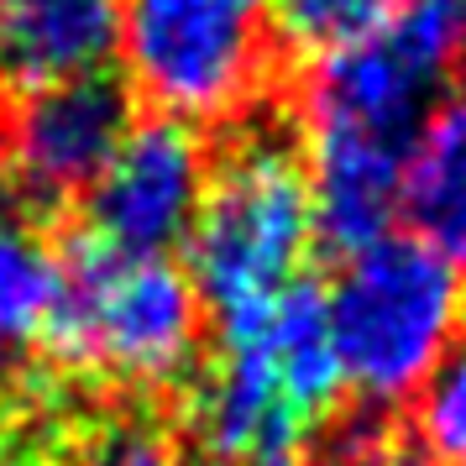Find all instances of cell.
Wrapping results in <instances>:
<instances>
[{
  "label": "cell",
  "instance_id": "6da1fadb",
  "mask_svg": "<svg viewBox=\"0 0 466 466\" xmlns=\"http://www.w3.org/2000/svg\"><path fill=\"white\" fill-rule=\"evenodd\" d=\"M461 47L456 0H409L378 32L309 64L304 163L319 252L346 262L393 236L409 152L445 100Z\"/></svg>",
  "mask_w": 466,
  "mask_h": 466
},
{
  "label": "cell",
  "instance_id": "7a4b0ae2",
  "mask_svg": "<svg viewBox=\"0 0 466 466\" xmlns=\"http://www.w3.org/2000/svg\"><path fill=\"white\" fill-rule=\"evenodd\" d=\"M340 393L325 289L299 278L262 309L220 325V357L189 399L194 451L210 466H304Z\"/></svg>",
  "mask_w": 466,
  "mask_h": 466
},
{
  "label": "cell",
  "instance_id": "3957f363",
  "mask_svg": "<svg viewBox=\"0 0 466 466\" xmlns=\"http://www.w3.org/2000/svg\"><path fill=\"white\" fill-rule=\"evenodd\" d=\"M315 252V199L304 142L283 121H257L210 157L205 199L184 236L189 283L220 325L262 309L304 278Z\"/></svg>",
  "mask_w": 466,
  "mask_h": 466
},
{
  "label": "cell",
  "instance_id": "277c9868",
  "mask_svg": "<svg viewBox=\"0 0 466 466\" xmlns=\"http://www.w3.org/2000/svg\"><path fill=\"white\" fill-rule=\"evenodd\" d=\"M205 346V304L168 257H121L79 236L64 252V289L47 351L121 388H178Z\"/></svg>",
  "mask_w": 466,
  "mask_h": 466
},
{
  "label": "cell",
  "instance_id": "5b68a950",
  "mask_svg": "<svg viewBox=\"0 0 466 466\" xmlns=\"http://www.w3.org/2000/svg\"><path fill=\"white\" fill-rule=\"evenodd\" d=\"M340 382L367 403H403L445 361L461 325V278L414 231H393L340 262L325 289Z\"/></svg>",
  "mask_w": 466,
  "mask_h": 466
},
{
  "label": "cell",
  "instance_id": "8992f818",
  "mask_svg": "<svg viewBox=\"0 0 466 466\" xmlns=\"http://www.w3.org/2000/svg\"><path fill=\"white\" fill-rule=\"evenodd\" d=\"M127 89L157 116L231 121L268 85L273 0H127L116 11Z\"/></svg>",
  "mask_w": 466,
  "mask_h": 466
},
{
  "label": "cell",
  "instance_id": "52a82bcc",
  "mask_svg": "<svg viewBox=\"0 0 466 466\" xmlns=\"http://www.w3.org/2000/svg\"><path fill=\"white\" fill-rule=\"evenodd\" d=\"M210 178V147L199 127L147 116L131 121L116 157L85 194L89 241L121 257H168L184 247Z\"/></svg>",
  "mask_w": 466,
  "mask_h": 466
},
{
  "label": "cell",
  "instance_id": "ba28073f",
  "mask_svg": "<svg viewBox=\"0 0 466 466\" xmlns=\"http://www.w3.org/2000/svg\"><path fill=\"white\" fill-rule=\"evenodd\" d=\"M131 131V89L110 74L22 95L5 127V163L26 199L64 205L106 173Z\"/></svg>",
  "mask_w": 466,
  "mask_h": 466
},
{
  "label": "cell",
  "instance_id": "9c48e42d",
  "mask_svg": "<svg viewBox=\"0 0 466 466\" xmlns=\"http://www.w3.org/2000/svg\"><path fill=\"white\" fill-rule=\"evenodd\" d=\"M116 11L95 0H0V89H37L106 74L116 53Z\"/></svg>",
  "mask_w": 466,
  "mask_h": 466
},
{
  "label": "cell",
  "instance_id": "30bf717a",
  "mask_svg": "<svg viewBox=\"0 0 466 466\" xmlns=\"http://www.w3.org/2000/svg\"><path fill=\"white\" fill-rule=\"evenodd\" d=\"M403 215L441 257L466 262V89L445 95L424 121L403 168Z\"/></svg>",
  "mask_w": 466,
  "mask_h": 466
},
{
  "label": "cell",
  "instance_id": "8fae6325",
  "mask_svg": "<svg viewBox=\"0 0 466 466\" xmlns=\"http://www.w3.org/2000/svg\"><path fill=\"white\" fill-rule=\"evenodd\" d=\"M64 289V252L32 220L0 210V361L47 346Z\"/></svg>",
  "mask_w": 466,
  "mask_h": 466
},
{
  "label": "cell",
  "instance_id": "7c38bea8",
  "mask_svg": "<svg viewBox=\"0 0 466 466\" xmlns=\"http://www.w3.org/2000/svg\"><path fill=\"white\" fill-rule=\"evenodd\" d=\"M403 5L409 0H273V37L304 58H325L393 22Z\"/></svg>",
  "mask_w": 466,
  "mask_h": 466
},
{
  "label": "cell",
  "instance_id": "4fadbf2b",
  "mask_svg": "<svg viewBox=\"0 0 466 466\" xmlns=\"http://www.w3.org/2000/svg\"><path fill=\"white\" fill-rule=\"evenodd\" d=\"M414 441L435 466H466V351L445 357L414 393Z\"/></svg>",
  "mask_w": 466,
  "mask_h": 466
},
{
  "label": "cell",
  "instance_id": "5bb4252c",
  "mask_svg": "<svg viewBox=\"0 0 466 466\" xmlns=\"http://www.w3.org/2000/svg\"><path fill=\"white\" fill-rule=\"evenodd\" d=\"M79 466H178V445L147 414H121L79 445Z\"/></svg>",
  "mask_w": 466,
  "mask_h": 466
},
{
  "label": "cell",
  "instance_id": "9a60e30c",
  "mask_svg": "<svg viewBox=\"0 0 466 466\" xmlns=\"http://www.w3.org/2000/svg\"><path fill=\"white\" fill-rule=\"evenodd\" d=\"M372 466H435L430 456H420V451H382Z\"/></svg>",
  "mask_w": 466,
  "mask_h": 466
},
{
  "label": "cell",
  "instance_id": "2e32d148",
  "mask_svg": "<svg viewBox=\"0 0 466 466\" xmlns=\"http://www.w3.org/2000/svg\"><path fill=\"white\" fill-rule=\"evenodd\" d=\"M461 330H466V283H461Z\"/></svg>",
  "mask_w": 466,
  "mask_h": 466
},
{
  "label": "cell",
  "instance_id": "e0dca14e",
  "mask_svg": "<svg viewBox=\"0 0 466 466\" xmlns=\"http://www.w3.org/2000/svg\"><path fill=\"white\" fill-rule=\"evenodd\" d=\"M456 11H461V32H466V0H456Z\"/></svg>",
  "mask_w": 466,
  "mask_h": 466
},
{
  "label": "cell",
  "instance_id": "ac0fdd59",
  "mask_svg": "<svg viewBox=\"0 0 466 466\" xmlns=\"http://www.w3.org/2000/svg\"><path fill=\"white\" fill-rule=\"evenodd\" d=\"M95 5H116V0H95Z\"/></svg>",
  "mask_w": 466,
  "mask_h": 466
},
{
  "label": "cell",
  "instance_id": "d6986e66",
  "mask_svg": "<svg viewBox=\"0 0 466 466\" xmlns=\"http://www.w3.org/2000/svg\"><path fill=\"white\" fill-rule=\"evenodd\" d=\"M330 466H351V461H330Z\"/></svg>",
  "mask_w": 466,
  "mask_h": 466
},
{
  "label": "cell",
  "instance_id": "ffe728a7",
  "mask_svg": "<svg viewBox=\"0 0 466 466\" xmlns=\"http://www.w3.org/2000/svg\"><path fill=\"white\" fill-rule=\"evenodd\" d=\"M0 466H16V461H0Z\"/></svg>",
  "mask_w": 466,
  "mask_h": 466
}]
</instances>
